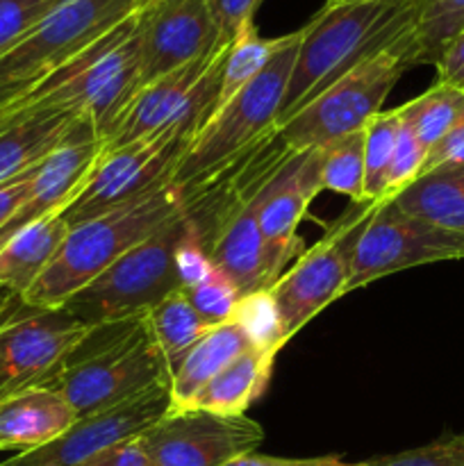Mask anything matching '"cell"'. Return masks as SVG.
I'll return each mask as SVG.
<instances>
[{"label":"cell","instance_id":"cell-1","mask_svg":"<svg viewBox=\"0 0 464 466\" xmlns=\"http://www.w3.org/2000/svg\"><path fill=\"white\" fill-rule=\"evenodd\" d=\"M412 25L414 0H344L323 5L321 12L303 25L277 126L346 71L408 35Z\"/></svg>","mask_w":464,"mask_h":466},{"label":"cell","instance_id":"cell-2","mask_svg":"<svg viewBox=\"0 0 464 466\" xmlns=\"http://www.w3.org/2000/svg\"><path fill=\"white\" fill-rule=\"evenodd\" d=\"M185 189L177 182H166L153 194L141 196L103 217L71 226L59 253L23 296V303L36 309L62 308L127 250L185 212Z\"/></svg>","mask_w":464,"mask_h":466},{"label":"cell","instance_id":"cell-3","mask_svg":"<svg viewBox=\"0 0 464 466\" xmlns=\"http://www.w3.org/2000/svg\"><path fill=\"white\" fill-rule=\"evenodd\" d=\"M157 385H171V373L141 314L94 328L45 387L59 391L77 417H89Z\"/></svg>","mask_w":464,"mask_h":466},{"label":"cell","instance_id":"cell-4","mask_svg":"<svg viewBox=\"0 0 464 466\" xmlns=\"http://www.w3.org/2000/svg\"><path fill=\"white\" fill-rule=\"evenodd\" d=\"M139 89L135 12L62 71L5 107L0 121L35 112H73L89 118L105 141Z\"/></svg>","mask_w":464,"mask_h":466},{"label":"cell","instance_id":"cell-5","mask_svg":"<svg viewBox=\"0 0 464 466\" xmlns=\"http://www.w3.org/2000/svg\"><path fill=\"white\" fill-rule=\"evenodd\" d=\"M412 66H417V46L409 30L309 98L277 126V137L291 153H303L362 130L368 118L380 112L400 76Z\"/></svg>","mask_w":464,"mask_h":466},{"label":"cell","instance_id":"cell-6","mask_svg":"<svg viewBox=\"0 0 464 466\" xmlns=\"http://www.w3.org/2000/svg\"><path fill=\"white\" fill-rule=\"evenodd\" d=\"M300 39L303 27L287 35L282 48L259 71V76L209 118L182 157L173 182L187 187L218 171L276 130Z\"/></svg>","mask_w":464,"mask_h":466},{"label":"cell","instance_id":"cell-7","mask_svg":"<svg viewBox=\"0 0 464 466\" xmlns=\"http://www.w3.org/2000/svg\"><path fill=\"white\" fill-rule=\"evenodd\" d=\"M139 5L141 0H62L50 9L0 57V112L62 71Z\"/></svg>","mask_w":464,"mask_h":466},{"label":"cell","instance_id":"cell-8","mask_svg":"<svg viewBox=\"0 0 464 466\" xmlns=\"http://www.w3.org/2000/svg\"><path fill=\"white\" fill-rule=\"evenodd\" d=\"M185 232L187 212H182L127 250L62 308L91 328L148 314L168 294L180 289L173 259Z\"/></svg>","mask_w":464,"mask_h":466},{"label":"cell","instance_id":"cell-9","mask_svg":"<svg viewBox=\"0 0 464 466\" xmlns=\"http://www.w3.org/2000/svg\"><path fill=\"white\" fill-rule=\"evenodd\" d=\"M196 137V127L173 123L157 135L132 141L121 148L105 150L86 177V185L62 217L68 226H77L173 182V176Z\"/></svg>","mask_w":464,"mask_h":466},{"label":"cell","instance_id":"cell-10","mask_svg":"<svg viewBox=\"0 0 464 466\" xmlns=\"http://www.w3.org/2000/svg\"><path fill=\"white\" fill-rule=\"evenodd\" d=\"M376 205L350 203V208L328 226L326 235L305 250L271 287L289 339L332 300L346 294L355 248Z\"/></svg>","mask_w":464,"mask_h":466},{"label":"cell","instance_id":"cell-11","mask_svg":"<svg viewBox=\"0 0 464 466\" xmlns=\"http://www.w3.org/2000/svg\"><path fill=\"white\" fill-rule=\"evenodd\" d=\"M449 259H464V235L412 217L394 200H382L358 241L346 294L391 273Z\"/></svg>","mask_w":464,"mask_h":466},{"label":"cell","instance_id":"cell-12","mask_svg":"<svg viewBox=\"0 0 464 466\" xmlns=\"http://www.w3.org/2000/svg\"><path fill=\"white\" fill-rule=\"evenodd\" d=\"M150 466H226L255 453L264 431L246 414L226 417L207 410H171L139 435Z\"/></svg>","mask_w":464,"mask_h":466},{"label":"cell","instance_id":"cell-13","mask_svg":"<svg viewBox=\"0 0 464 466\" xmlns=\"http://www.w3.org/2000/svg\"><path fill=\"white\" fill-rule=\"evenodd\" d=\"M91 330L64 308L25 305L0 326V387L14 394L48 385Z\"/></svg>","mask_w":464,"mask_h":466},{"label":"cell","instance_id":"cell-14","mask_svg":"<svg viewBox=\"0 0 464 466\" xmlns=\"http://www.w3.org/2000/svg\"><path fill=\"white\" fill-rule=\"evenodd\" d=\"M139 85L223 50L209 0H150L136 9Z\"/></svg>","mask_w":464,"mask_h":466},{"label":"cell","instance_id":"cell-15","mask_svg":"<svg viewBox=\"0 0 464 466\" xmlns=\"http://www.w3.org/2000/svg\"><path fill=\"white\" fill-rule=\"evenodd\" d=\"M171 408V385H157L116 408L80 417L57 440L16 453L0 466H80L107 446L139 437L166 417Z\"/></svg>","mask_w":464,"mask_h":466},{"label":"cell","instance_id":"cell-16","mask_svg":"<svg viewBox=\"0 0 464 466\" xmlns=\"http://www.w3.org/2000/svg\"><path fill=\"white\" fill-rule=\"evenodd\" d=\"M267 182L264 177H250L227 194L207 246L214 268L230 278L241 296L271 289L285 273L259 228V196Z\"/></svg>","mask_w":464,"mask_h":466},{"label":"cell","instance_id":"cell-17","mask_svg":"<svg viewBox=\"0 0 464 466\" xmlns=\"http://www.w3.org/2000/svg\"><path fill=\"white\" fill-rule=\"evenodd\" d=\"M103 153L105 141L98 137L94 123L82 118L76 135L35 168L25 200L0 230V246L21 228L66 212Z\"/></svg>","mask_w":464,"mask_h":466},{"label":"cell","instance_id":"cell-18","mask_svg":"<svg viewBox=\"0 0 464 466\" xmlns=\"http://www.w3.org/2000/svg\"><path fill=\"white\" fill-rule=\"evenodd\" d=\"M318 194L321 185L317 148L291 153L264 185L257 212L259 228L273 258L285 271L291 259H298L305 253L298 226Z\"/></svg>","mask_w":464,"mask_h":466},{"label":"cell","instance_id":"cell-19","mask_svg":"<svg viewBox=\"0 0 464 466\" xmlns=\"http://www.w3.org/2000/svg\"><path fill=\"white\" fill-rule=\"evenodd\" d=\"M218 53L187 64V66L166 73V76L141 86L135 98L130 100V105L123 109L112 135L105 139V150L121 148V146L132 144V141L146 139V137L166 130L176 121L177 114L182 112L185 103L189 100L191 89L198 85L203 73L207 71V66Z\"/></svg>","mask_w":464,"mask_h":466},{"label":"cell","instance_id":"cell-20","mask_svg":"<svg viewBox=\"0 0 464 466\" xmlns=\"http://www.w3.org/2000/svg\"><path fill=\"white\" fill-rule=\"evenodd\" d=\"M76 410L50 387H27L0 400V451L39 449L77 421Z\"/></svg>","mask_w":464,"mask_h":466},{"label":"cell","instance_id":"cell-21","mask_svg":"<svg viewBox=\"0 0 464 466\" xmlns=\"http://www.w3.org/2000/svg\"><path fill=\"white\" fill-rule=\"evenodd\" d=\"M82 118L73 112H35L0 121V182L39 167L76 135Z\"/></svg>","mask_w":464,"mask_h":466},{"label":"cell","instance_id":"cell-22","mask_svg":"<svg viewBox=\"0 0 464 466\" xmlns=\"http://www.w3.org/2000/svg\"><path fill=\"white\" fill-rule=\"evenodd\" d=\"M71 232L66 218L48 217L14 232L0 246V289L25 296L48 268Z\"/></svg>","mask_w":464,"mask_h":466},{"label":"cell","instance_id":"cell-23","mask_svg":"<svg viewBox=\"0 0 464 466\" xmlns=\"http://www.w3.org/2000/svg\"><path fill=\"white\" fill-rule=\"evenodd\" d=\"M273 364L276 355L248 349L235 362L227 364L218 376H214L185 408L207 410L226 417L246 414V410L262 399L264 391L268 390Z\"/></svg>","mask_w":464,"mask_h":466},{"label":"cell","instance_id":"cell-24","mask_svg":"<svg viewBox=\"0 0 464 466\" xmlns=\"http://www.w3.org/2000/svg\"><path fill=\"white\" fill-rule=\"evenodd\" d=\"M248 349V341L230 321L214 326L207 335L196 341L194 349L185 355L177 371L173 373L171 410L185 408L214 376H218L227 364L235 362Z\"/></svg>","mask_w":464,"mask_h":466},{"label":"cell","instance_id":"cell-25","mask_svg":"<svg viewBox=\"0 0 464 466\" xmlns=\"http://www.w3.org/2000/svg\"><path fill=\"white\" fill-rule=\"evenodd\" d=\"M391 200L412 217L464 235V167L426 173Z\"/></svg>","mask_w":464,"mask_h":466},{"label":"cell","instance_id":"cell-26","mask_svg":"<svg viewBox=\"0 0 464 466\" xmlns=\"http://www.w3.org/2000/svg\"><path fill=\"white\" fill-rule=\"evenodd\" d=\"M146 319H148V328L153 332L155 344L159 346L164 360H166L171 378L177 371L182 360H185V355L194 349L196 341L214 328L191 308L189 299L182 289L168 294L162 303L155 305L146 314Z\"/></svg>","mask_w":464,"mask_h":466},{"label":"cell","instance_id":"cell-27","mask_svg":"<svg viewBox=\"0 0 464 466\" xmlns=\"http://www.w3.org/2000/svg\"><path fill=\"white\" fill-rule=\"evenodd\" d=\"M287 41V35L273 36H259L255 21L246 23L237 36L232 39L230 48L226 53V62H223L221 85H218L217 103H214V114L232 100V96L239 94L253 77L259 76L264 66L271 62L273 55L282 48ZM212 114V116H214Z\"/></svg>","mask_w":464,"mask_h":466},{"label":"cell","instance_id":"cell-28","mask_svg":"<svg viewBox=\"0 0 464 466\" xmlns=\"http://www.w3.org/2000/svg\"><path fill=\"white\" fill-rule=\"evenodd\" d=\"M400 121L408 123L428 150L444 139L464 118V91L435 82L426 94L398 107Z\"/></svg>","mask_w":464,"mask_h":466},{"label":"cell","instance_id":"cell-29","mask_svg":"<svg viewBox=\"0 0 464 466\" xmlns=\"http://www.w3.org/2000/svg\"><path fill=\"white\" fill-rule=\"evenodd\" d=\"M318 185L350 203H367L364 196V127L318 146Z\"/></svg>","mask_w":464,"mask_h":466},{"label":"cell","instance_id":"cell-30","mask_svg":"<svg viewBox=\"0 0 464 466\" xmlns=\"http://www.w3.org/2000/svg\"><path fill=\"white\" fill-rule=\"evenodd\" d=\"M464 30V0H414V46L417 66L432 64Z\"/></svg>","mask_w":464,"mask_h":466},{"label":"cell","instance_id":"cell-31","mask_svg":"<svg viewBox=\"0 0 464 466\" xmlns=\"http://www.w3.org/2000/svg\"><path fill=\"white\" fill-rule=\"evenodd\" d=\"M232 326L244 335L248 346L259 353L277 355L289 341L282 323L280 308L273 299L271 289H259L244 294L237 303L230 319Z\"/></svg>","mask_w":464,"mask_h":466},{"label":"cell","instance_id":"cell-32","mask_svg":"<svg viewBox=\"0 0 464 466\" xmlns=\"http://www.w3.org/2000/svg\"><path fill=\"white\" fill-rule=\"evenodd\" d=\"M400 130V114L396 109H380L364 126V196L367 203H382L387 198V173L394 157Z\"/></svg>","mask_w":464,"mask_h":466},{"label":"cell","instance_id":"cell-33","mask_svg":"<svg viewBox=\"0 0 464 466\" xmlns=\"http://www.w3.org/2000/svg\"><path fill=\"white\" fill-rule=\"evenodd\" d=\"M189 299L191 308L209 323V326H221L232 319L237 303L241 299V291L227 276H223L218 268H214L203 282L182 289Z\"/></svg>","mask_w":464,"mask_h":466},{"label":"cell","instance_id":"cell-34","mask_svg":"<svg viewBox=\"0 0 464 466\" xmlns=\"http://www.w3.org/2000/svg\"><path fill=\"white\" fill-rule=\"evenodd\" d=\"M359 466H464V432L446 435L419 449L371 458Z\"/></svg>","mask_w":464,"mask_h":466},{"label":"cell","instance_id":"cell-35","mask_svg":"<svg viewBox=\"0 0 464 466\" xmlns=\"http://www.w3.org/2000/svg\"><path fill=\"white\" fill-rule=\"evenodd\" d=\"M428 148L417 139V135L412 132V127L408 123L400 121L398 139H396L394 157H391L389 173H387V198L391 200L405 189V187L412 185L423 171V164H426Z\"/></svg>","mask_w":464,"mask_h":466},{"label":"cell","instance_id":"cell-36","mask_svg":"<svg viewBox=\"0 0 464 466\" xmlns=\"http://www.w3.org/2000/svg\"><path fill=\"white\" fill-rule=\"evenodd\" d=\"M62 0H0V57Z\"/></svg>","mask_w":464,"mask_h":466},{"label":"cell","instance_id":"cell-37","mask_svg":"<svg viewBox=\"0 0 464 466\" xmlns=\"http://www.w3.org/2000/svg\"><path fill=\"white\" fill-rule=\"evenodd\" d=\"M187 212V209H185ZM176 273L177 280H180V289H189V287L203 282L209 273L214 271V264L209 259L207 248L200 241V235L196 232V228L191 226L189 218H187V232L182 235L180 244L176 248Z\"/></svg>","mask_w":464,"mask_h":466},{"label":"cell","instance_id":"cell-38","mask_svg":"<svg viewBox=\"0 0 464 466\" xmlns=\"http://www.w3.org/2000/svg\"><path fill=\"white\" fill-rule=\"evenodd\" d=\"M259 5H262V0H209V9H212L218 30V44L223 48L232 44L237 32L246 23L255 21V12L259 9Z\"/></svg>","mask_w":464,"mask_h":466},{"label":"cell","instance_id":"cell-39","mask_svg":"<svg viewBox=\"0 0 464 466\" xmlns=\"http://www.w3.org/2000/svg\"><path fill=\"white\" fill-rule=\"evenodd\" d=\"M455 167H464V118L444 137V139L437 141V144L428 150L421 176L439 171V168Z\"/></svg>","mask_w":464,"mask_h":466},{"label":"cell","instance_id":"cell-40","mask_svg":"<svg viewBox=\"0 0 464 466\" xmlns=\"http://www.w3.org/2000/svg\"><path fill=\"white\" fill-rule=\"evenodd\" d=\"M80 466H150V460L141 449L139 437H132V440L107 446Z\"/></svg>","mask_w":464,"mask_h":466},{"label":"cell","instance_id":"cell-41","mask_svg":"<svg viewBox=\"0 0 464 466\" xmlns=\"http://www.w3.org/2000/svg\"><path fill=\"white\" fill-rule=\"evenodd\" d=\"M437 82L464 91V30L446 46L441 57L437 59Z\"/></svg>","mask_w":464,"mask_h":466},{"label":"cell","instance_id":"cell-42","mask_svg":"<svg viewBox=\"0 0 464 466\" xmlns=\"http://www.w3.org/2000/svg\"><path fill=\"white\" fill-rule=\"evenodd\" d=\"M226 466H359V462H344L337 455H323V458H276V455L246 453Z\"/></svg>","mask_w":464,"mask_h":466},{"label":"cell","instance_id":"cell-43","mask_svg":"<svg viewBox=\"0 0 464 466\" xmlns=\"http://www.w3.org/2000/svg\"><path fill=\"white\" fill-rule=\"evenodd\" d=\"M32 176H35V168L25 176H18L14 180L0 182V230L7 226L9 218L16 214V209L21 208L23 200H25L27 191H30Z\"/></svg>","mask_w":464,"mask_h":466},{"label":"cell","instance_id":"cell-44","mask_svg":"<svg viewBox=\"0 0 464 466\" xmlns=\"http://www.w3.org/2000/svg\"><path fill=\"white\" fill-rule=\"evenodd\" d=\"M23 308H25V303H23L21 296L12 294V291H7V289H0V326H3L7 319H12L14 314Z\"/></svg>","mask_w":464,"mask_h":466},{"label":"cell","instance_id":"cell-45","mask_svg":"<svg viewBox=\"0 0 464 466\" xmlns=\"http://www.w3.org/2000/svg\"><path fill=\"white\" fill-rule=\"evenodd\" d=\"M7 396H9V394H7V391H5V390H3V387H0V400H3V399H7Z\"/></svg>","mask_w":464,"mask_h":466},{"label":"cell","instance_id":"cell-46","mask_svg":"<svg viewBox=\"0 0 464 466\" xmlns=\"http://www.w3.org/2000/svg\"><path fill=\"white\" fill-rule=\"evenodd\" d=\"M337 3H344V0H326V5H337Z\"/></svg>","mask_w":464,"mask_h":466},{"label":"cell","instance_id":"cell-47","mask_svg":"<svg viewBox=\"0 0 464 466\" xmlns=\"http://www.w3.org/2000/svg\"><path fill=\"white\" fill-rule=\"evenodd\" d=\"M146 3H150V0H141V5H139V7H144V5H146Z\"/></svg>","mask_w":464,"mask_h":466}]
</instances>
